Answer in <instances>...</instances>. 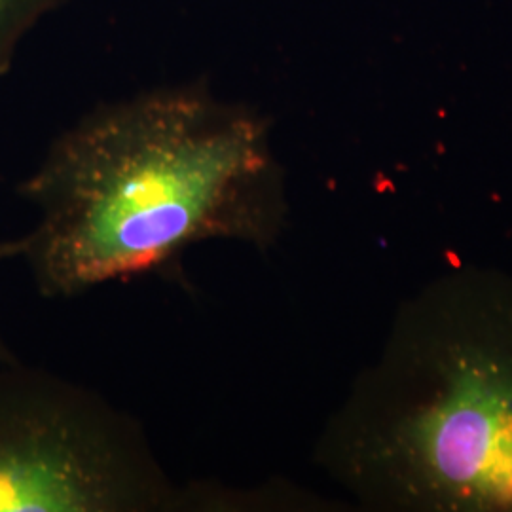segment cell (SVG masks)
<instances>
[{
    "instance_id": "4",
    "label": "cell",
    "mask_w": 512,
    "mask_h": 512,
    "mask_svg": "<svg viewBox=\"0 0 512 512\" xmlns=\"http://www.w3.org/2000/svg\"><path fill=\"white\" fill-rule=\"evenodd\" d=\"M69 0H0V80L8 76L23 40Z\"/></svg>"
},
{
    "instance_id": "5",
    "label": "cell",
    "mask_w": 512,
    "mask_h": 512,
    "mask_svg": "<svg viewBox=\"0 0 512 512\" xmlns=\"http://www.w3.org/2000/svg\"><path fill=\"white\" fill-rule=\"evenodd\" d=\"M18 253V239H8V241L0 239V262L18 258ZM14 361H19V359L16 357V353L12 351V348L6 344L4 334L0 332V363H14Z\"/></svg>"
},
{
    "instance_id": "2",
    "label": "cell",
    "mask_w": 512,
    "mask_h": 512,
    "mask_svg": "<svg viewBox=\"0 0 512 512\" xmlns=\"http://www.w3.org/2000/svg\"><path fill=\"white\" fill-rule=\"evenodd\" d=\"M313 461L368 511L512 512V272L408 296Z\"/></svg>"
},
{
    "instance_id": "1",
    "label": "cell",
    "mask_w": 512,
    "mask_h": 512,
    "mask_svg": "<svg viewBox=\"0 0 512 512\" xmlns=\"http://www.w3.org/2000/svg\"><path fill=\"white\" fill-rule=\"evenodd\" d=\"M18 194L38 211L18 258L52 300L175 270L203 241L268 251L289 220L270 120L205 80L86 112Z\"/></svg>"
},
{
    "instance_id": "3",
    "label": "cell",
    "mask_w": 512,
    "mask_h": 512,
    "mask_svg": "<svg viewBox=\"0 0 512 512\" xmlns=\"http://www.w3.org/2000/svg\"><path fill=\"white\" fill-rule=\"evenodd\" d=\"M143 425L92 389L0 363V512H196Z\"/></svg>"
}]
</instances>
